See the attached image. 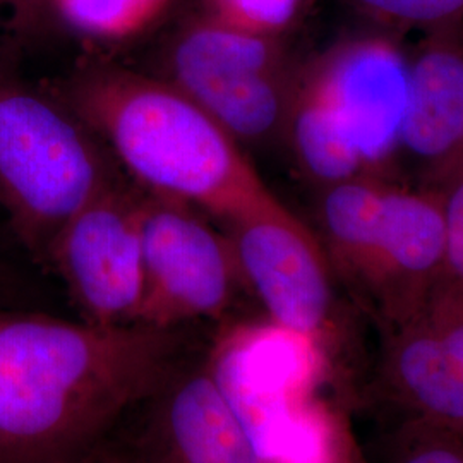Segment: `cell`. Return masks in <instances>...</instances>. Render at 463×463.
<instances>
[{
    "instance_id": "13",
    "label": "cell",
    "mask_w": 463,
    "mask_h": 463,
    "mask_svg": "<svg viewBox=\"0 0 463 463\" xmlns=\"http://www.w3.org/2000/svg\"><path fill=\"white\" fill-rule=\"evenodd\" d=\"M438 184L463 164V30L430 32L409 61L400 148Z\"/></svg>"
},
{
    "instance_id": "5",
    "label": "cell",
    "mask_w": 463,
    "mask_h": 463,
    "mask_svg": "<svg viewBox=\"0 0 463 463\" xmlns=\"http://www.w3.org/2000/svg\"><path fill=\"white\" fill-rule=\"evenodd\" d=\"M116 184L78 116L0 62V201L38 256L67 222Z\"/></svg>"
},
{
    "instance_id": "1",
    "label": "cell",
    "mask_w": 463,
    "mask_h": 463,
    "mask_svg": "<svg viewBox=\"0 0 463 463\" xmlns=\"http://www.w3.org/2000/svg\"><path fill=\"white\" fill-rule=\"evenodd\" d=\"M172 330L0 311V463H64L177 367Z\"/></svg>"
},
{
    "instance_id": "12",
    "label": "cell",
    "mask_w": 463,
    "mask_h": 463,
    "mask_svg": "<svg viewBox=\"0 0 463 463\" xmlns=\"http://www.w3.org/2000/svg\"><path fill=\"white\" fill-rule=\"evenodd\" d=\"M384 336L380 398L402 419L463 430V309L426 307Z\"/></svg>"
},
{
    "instance_id": "10",
    "label": "cell",
    "mask_w": 463,
    "mask_h": 463,
    "mask_svg": "<svg viewBox=\"0 0 463 463\" xmlns=\"http://www.w3.org/2000/svg\"><path fill=\"white\" fill-rule=\"evenodd\" d=\"M348 143L369 172L400 148L409 99V59L381 36L355 38L307 71Z\"/></svg>"
},
{
    "instance_id": "22",
    "label": "cell",
    "mask_w": 463,
    "mask_h": 463,
    "mask_svg": "<svg viewBox=\"0 0 463 463\" xmlns=\"http://www.w3.org/2000/svg\"><path fill=\"white\" fill-rule=\"evenodd\" d=\"M292 463H345L344 455H336V457H326V458H315V460H300V462Z\"/></svg>"
},
{
    "instance_id": "15",
    "label": "cell",
    "mask_w": 463,
    "mask_h": 463,
    "mask_svg": "<svg viewBox=\"0 0 463 463\" xmlns=\"http://www.w3.org/2000/svg\"><path fill=\"white\" fill-rule=\"evenodd\" d=\"M172 0H49L50 11L72 32L101 42H120L151 28Z\"/></svg>"
},
{
    "instance_id": "16",
    "label": "cell",
    "mask_w": 463,
    "mask_h": 463,
    "mask_svg": "<svg viewBox=\"0 0 463 463\" xmlns=\"http://www.w3.org/2000/svg\"><path fill=\"white\" fill-rule=\"evenodd\" d=\"M436 191L443 210L445 256L426 307L463 309V164Z\"/></svg>"
},
{
    "instance_id": "18",
    "label": "cell",
    "mask_w": 463,
    "mask_h": 463,
    "mask_svg": "<svg viewBox=\"0 0 463 463\" xmlns=\"http://www.w3.org/2000/svg\"><path fill=\"white\" fill-rule=\"evenodd\" d=\"M352 4L365 16L392 28L463 30V0H352Z\"/></svg>"
},
{
    "instance_id": "7",
    "label": "cell",
    "mask_w": 463,
    "mask_h": 463,
    "mask_svg": "<svg viewBox=\"0 0 463 463\" xmlns=\"http://www.w3.org/2000/svg\"><path fill=\"white\" fill-rule=\"evenodd\" d=\"M143 300L137 325L172 330L184 321L218 319L242 283L231 241L193 206L141 198Z\"/></svg>"
},
{
    "instance_id": "4",
    "label": "cell",
    "mask_w": 463,
    "mask_h": 463,
    "mask_svg": "<svg viewBox=\"0 0 463 463\" xmlns=\"http://www.w3.org/2000/svg\"><path fill=\"white\" fill-rule=\"evenodd\" d=\"M206 363L266 463L342 455L336 422L315 397L331 364L313 338L271 319L239 323Z\"/></svg>"
},
{
    "instance_id": "23",
    "label": "cell",
    "mask_w": 463,
    "mask_h": 463,
    "mask_svg": "<svg viewBox=\"0 0 463 463\" xmlns=\"http://www.w3.org/2000/svg\"><path fill=\"white\" fill-rule=\"evenodd\" d=\"M2 285H4V281H2V277H0V298H2Z\"/></svg>"
},
{
    "instance_id": "17",
    "label": "cell",
    "mask_w": 463,
    "mask_h": 463,
    "mask_svg": "<svg viewBox=\"0 0 463 463\" xmlns=\"http://www.w3.org/2000/svg\"><path fill=\"white\" fill-rule=\"evenodd\" d=\"M388 463H463V430L402 419L388 445Z\"/></svg>"
},
{
    "instance_id": "19",
    "label": "cell",
    "mask_w": 463,
    "mask_h": 463,
    "mask_svg": "<svg viewBox=\"0 0 463 463\" xmlns=\"http://www.w3.org/2000/svg\"><path fill=\"white\" fill-rule=\"evenodd\" d=\"M204 14L248 33L281 36L298 17L302 0H203Z\"/></svg>"
},
{
    "instance_id": "6",
    "label": "cell",
    "mask_w": 463,
    "mask_h": 463,
    "mask_svg": "<svg viewBox=\"0 0 463 463\" xmlns=\"http://www.w3.org/2000/svg\"><path fill=\"white\" fill-rule=\"evenodd\" d=\"M166 71V81L241 146L283 136L300 78L281 36L248 33L206 16L175 36Z\"/></svg>"
},
{
    "instance_id": "21",
    "label": "cell",
    "mask_w": 463,
    "mask_h": 463,
    "mask_svg": "<svg viewBox=\"0 0 463 463\" xmlns=\"http://www.w3.org/2000/svg\"><path fill=\"white\" fill-rule=\"evenodd\" d=\"M64 463H128L124 455H117V457H99V455H93L91 451L84 453L78 458H72L69 462Z\"/></svg>"
},
{
    "instance_id": "20",
    "label": "cell",
    "mask_w": 463,
    "mask_h": 463,
    "mask_svg": "<svg viewBox=\"0 0 463 463\" xmlns=\"http://www.w3.org/2000/svg\"><path fill=\"white\" fill-rule=\"evenodd\" d=\"M49 11V0H0V42L32 36Z\"/></svg>"
},
{
    "instance_id": "14",
    "label": "cell",
    "mask_w": 463,
    "mask_h": 463,
    "mask_svg": "<svg viewBox=\"0 0 463 463\" xmlns=\"http://www.w3.org/2000/svg\"><path fill=\"white\" fill-rule=\"evenodd\" d=\"M283 137L292 149L298 170L319 191L335 184L374 175L348 143L307 72H300Z\"/></svg>"
},
{
    "instance_id": "11",
    "label": "cell",
    "mask_w": 463,
    "mask_h": 463,
    "mask_svg": "<svg viewBox=\"0 0 463 463\" xmlns=\"http://www.w3.org/2000/svg\"><path fill=\"white\" fill-rule=\"evenodd\" d=\"M148 409L128 463H266L206 361L177 365Z\"/></svg>"
},
{
    "instance_id": "3",
    "label": "cell",
    "mask_w": 463,
    "mask_h": 463,
    "mask_svg": "<svg viewBox=\"0 0 463 463\" xmlns=\"http://www.w3.org/2000/svg\"><path fill=\"white\" fill-rule=\"evenodd\" d=\"M316 218L335 277L384 335L426 309L445 256L438 191H409L364 175L321 189Z\"/></svg>"
},
{
    "instance_id": "2",
    "label": "cell",
    "mask_w": 463,
    "mask_h": 463,
    "mask_svg": "<svg viewBox=\"0 0 463 463\" xmlns=\"http://www.w3.org/2000/svg\"><path fill=\"white\" fill-rule=\"evenodd\" d=\"M69 109L153 196L223 223L279 203L242 146L166 80L95 67L71 86Z\"/></svg>"
},
{
    "instance_id": "8",
    "label": "cell",
    "mask_w": 463,
    "mask_h": 463,
    "mask_svg": "<svg viewBox=\"0 0 463 463\" xmlns=\"http://www.w3.org/2000/svg\"><path fill=\"white\" fill-rule=\"evenodd\" d=\"M225 225L242 283L268 319L313 338L333 367L335 271L317 235L280 201Z\"/></svg>"
},
{
    "instance_id": "9",
    "label": "cell",
    "mask_w": 463,
    "mask_h": 463,
    "mask_svg": "<svg viewBox=\"0 0 463 463\" xmlns=\"http://www.w3.org/2000/svg\"><path fill=\"white\" fill-rule=\"evenodd\" d=\"M141 198L112 184L72 216L47 258L66 281L84 321L137 325L143 300Z\"/></svg>"
}]
</instances>
